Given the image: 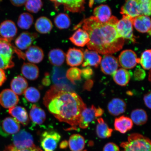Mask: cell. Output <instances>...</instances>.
<instances>
[{"mask_svg":"<svg viewBox=\"0 0 151 151\" xmlns=\"http://www.w3.org/2000/svg\"><path fill=\"white\" fill-rule=\"evenodd\" d=\"M43 103L50 113L61 122L76 129L82 111L86 106L78 94L65 85H53L47 91Z\"/></svg>","mask_w":151,"mask_h":151,"instance_id":"6da1fadb","label":"cell"},{"mask_svg":"<svg viewBox=\"0 0 151 151\" xmlns=\"http://www.w3.org/2000/svg\"><path fill=\"white\" fill-rule=\"evenodd\" d=\"M119 20L112 16L108 22L101 23L93 16L85 19L78 25L88 34L90 41L87 45L89 50L102 55L110 54L121 50L125 40L120 37L116 29Z\"/></svg>","mask_w":151,"mask_h":151,"instance_id":"7a4b0ae2","label":"cell"},{"mask_svg":"<svg viewBox=\"0 0 151 151\" xmlns=\"http://www.w3.org/2000/svg\"><path fill=\"white\" fill-rule=\"evenodd\" d=\"M123 151H151V142L147 137L137 133L131 134L128 141L122 142Z\"/></svg>","mask_w":151,"mask_h":151,"instance_id":"3957f363","label":"cell"},{"mask_svg":"<svg viewBox=\"0 0 151 151\" xmlns=\"http://www.w3.org/2000/svg\"><path fill=\"white\" fill-rule=\"evenodd\" d=\"M10 41L0 37V69L4 70L14 67L13 54L17 48L11 45Z\"/></svg>","mask_w":151,"mask_h":151,"instance_id":"277c9868","label":"cell"},{"mask_svg":"<svg viewBox=\"0 0 151 151\" xmlns=\"http://www.w3.org/2000/svg\"><path fill=\"white\" fill-rule=\"evenodd\" d=\"M132 19V18L129 16L123 15L122 18L119 20L116 24V29L120 37L135 42L136 40L133 34Z\"/></svg>","mask_w":151,"mask_h":151,"instance_id":"5b68a950","label":"cell"},{"mask_svg":"<svg viewBox=\"0 0 151 151\" xmlns=\"http://www.w3.org/2000/svg\"><path fill=\"white\" fill-rule=\"evenodd\" d=\"M61 138V135L58 132L53 131H45L41 135V146L45 151H54Z\"/></svg>","mask_w":151,"mask_h":151,"instance_id":"8992f818","label":"cell"},{"mask_svg":"<svg viewBox=\"0 0 151 151\" xmlns=\"http://www.w3.org/2000/svg\"><path fill=\"white\" fill-rule=\"evenodd\" d=\"M12 139V145L18 149L29 148L35 146L31 134L24 130L13 135Z\"/></svg>","mask_w":151,"mask_h":151,"instance_id":"52a82bcc","label":"cell"},{"mask_svg":"<svg viewBox=\"0 0 151 151\" xmlns=\"http://www.w3.org/2000/svg\"><path fill=\"white\" fill-rule=\"evenodd\" d=\"M20 123L14 118H5L0 124V135L4 137L14 135L20 131Z\"/></svg>","mask_w":151,"mask_h":151,"instance_id":"ba28073f","label":"cell"},{"mask_svg":"<svg viewBox=\"0 0 151 151\" xmlns=\"http://www.w3.org/2000/svg\"><path fill=\"white\" fill-rule=\"evenodd\" d=\"M139 58H137L135 52L131 50H126L121 52L119 57V63L124 69L133 68L139 63Z\"/></svg>","mask_w":151,"mask_h":151,"instance_id":"9c48e42d","label":"cell"},{"mask_svg":"<svg viewBox=\"0 0 151 151\" xmlns=\"http://www.w3.org/2000/svg\"><path fill=\"white\" fill-rule=\"evenodd\" d=\"M56 7L63 6L65 10L73 13H81L84 11L86 0H50Z\"/></svg>","mask_w":151,"mask_h":151,"instance_id":"30bf717a","label":"cell"},{"mask_svg":"<svg viewBox=\"0 0 151 151\" xmlns=\"http://www.w3.org/2000/svg\"><path fill=\"white\" fill-rule=\"evenodd\" d=\"M101 63V71L107 75H113L119 67L118 60L111 54L105 55Z\"/></svg>","mask_w":151,"mask_h":151,"instance_id":"8fae6325","label":"cell"},{"mask_svg":"<svg viewBox=\"0 0 151 151\" xmlns=\"http://www.w3.org/2000/svg\"><path fill=\"white\" fill-rule=\"evenodd\" d=\"M120 13L132 18L142 15L141 6L137 0H126L121 9Z\"/></svg>","mask_w":151,"mask_h":151,"instance_id":"7c38bea8","label":"cell"},{"mask_svg":"<svg viewBox=\"0 0 151 151\" xmlns=\"http://www.w3.org/2000/svg\"><path fill=\"white\" fill-rule=\"evenodd\" d=\"M19 101L18 96L11 89H5L0 93V104L5 108H12L16 106Z\"/></svg>","mask_w":151,"mask_h":151,"instance_id":"4fadbf2b","label":"cell"},{"mask_svg":"<svg viewBox=\"0 0 151 151\" xmlns=\"http://www.w3.org/2000/svg\"><path fill=\"white\" fill-rule=\"evenodd\" d=\"M37 37V33L28 32H23L17 38L15 44L19 50H27L31 46L34 40Z\"/></svg>","mask_w":151,"mask_h":151,"instance_id":"5bb4252c","label":"cell"},{"mask_svg":"<svg viewBox=\"0 0 151 151\" xmlns=\"http://www.w3.org/2000/svg\"><path fill=\"white\" fill-rule=\"evenodd\" d=\"M133 25L135 29L141 33L151 34V20L149 16L141 15L132 18Z\"/></svg>","mask_w":151,"mask_h":151,"instance_id":"9a60e30c","label":"cell"},{"mask_svg":"<svg viewBox=\"0 0 151 151\" xmlns=\"http://www.w3.org/2000/svg\"><path fill=\"white\" fill-rule=\"evenodd\" d=\"M66 62L72 67H76L82 64L84 61V53L80 49L70 48L66 55Z\"/></svg>","mask_w":151,"mask_h":151,"instance_id":"2e32d148","label":"cell"},{"mask_svg":"<svg viewBox=\"0 0 151 151\" xmlns=\"http://www.w3.org/2000/svg\"><path fill=\"white\" fill-rule=\"evenodd\" d=\"M17 32L16 24L12 21L5 20L0 25V35L9 41L16 36Z\"/></svg>","mask_w":151,"mask_h":151,"instance_id":"e0dca14e","label":"cell"},{"mask_svg":"<svg viewBox=\"0 0 151 151\" xmlns=\"http://www.w3.org/2000/svg\"><path fill=\"white\" fill-rule=\"evenodd\" d=\"M96 108L92 105L90 107H86L81 113L78 126L82 129H86L88 127L91 122L96 118L95 110Z\"/></svg>","mask_w":151,"mask_h":151,"instance_id":"ac0fdd59","label":"cell"},{"mask_svg":"<svg viewBox=\"0 0 151 151\" xmlns=\"http://www.w3.org/2000/svg\"><path fill=\"white\" fill-rule=\"evenodd\" d=\"M9 113L24 126L27 125L29 123L27 111L23 107L15 106L9 109Z\"/></svg>","mask_w":151,"mask_h":151,"instance_id":"d6986e66","label":"cell"},{"mask_svg":"<svg viewBox=\"0 0 151 151\" xmlns=\"http://www.w3.org/2000/svg\"><path fill=\"white\" fill-rule=\"evenodd\" d=\"M126 104L122 99L114 98L109 102L107 109L110 114L113 116H118L125 112Z\"/></svg>","mask_w":151,"mask_h":151,"instance_id":"ffe728a7","label":"cell"},{"mask_svg":"<svg viewBox=\"0 0 151 151\" xmlns=\"http://www.w3.org/2000/svg\"><path fill=\"white\" fill-rule=\"evenodd\" d=\"M101 57L99 53L93 50L86 49L84 52V60L82 66L86 67L87 66H93L97 68L101 63Z\"/></svg>","mask_w":151,"mask_h":151,"instance_id":"44dd1931","label":"cell"},{"mask_svg":"<svg viewBox=\"0 0 151 151\" xmlns=\"http://www.w3.org/2000/svg\"><path fill=\"white\" fill-rule=\"evenodd\" d=\"M25 58L32 63H39L42 61L44 52L42 49L37 46H31L26 51Z\"/></svg>","mask_w":151,"mask_h":151,"instance_id":"7402d4cb","label":"cell"},{"mask_svg":"<svg viewBox=\"0 0 151 151\" xmlns=\"http://www.w3.org/2000/svg\"><path fill=\"white\" fill-rule=\"evenodd\" d=\"M70 40L77 46L83 47L88 44L90 41L88 34L84 30L79 28L69 38Z\"/></svg>","mask_w":151,"mask_h":151,"instance_id":"603a6c76","label":"cell"},{"mask_svg":"<svg viewBox=\"0 0 151 151\" xmlns=\"http://www.w3.org/2000/svg\"><path fill=\"white\" fill-rule=\"evenodd\" d=\"M29 117L35 125H41L46 120V113L42 109L35 104L32 106L29 112Z\"/></svg>","mask_w":151,"mask_h":151,"instance_id":"cb8c5ba5","label":"cell"},{"mask_svg":"<svg viewBox=\"0 0 151 151\" xmlns=\"http://www.w3.org/2000/svg\"><path fill=\"white\" fill-rule=\"evenodd\" d=\"M10 86L11 90L17 95H21L27 89L28 83L24 77L19 75L11 81Z\"/></svg>","mask_w":151,"mask_h":151,"instance_id":"d4e9b609","label":"cell"},{"mask_svg":"<svg viewBox=\"0 0 151 151\" xmlns=\"http://www.w3.org/2000/svg\"><path fill=\"white\" fill-rule=\"evenodd\" d=\"M93 15L101 23L108 21L111 17V9L108 5H101L96 7L93 10Z\"/></svg>","mask_w":151,"mask_h":151,"instance_id":"484cf974","label":"cell"},{"mask_svg":"<svg viewBox=\"0 0 151 151\" xmlns=\"http://www.w3.org/2000/svg\"><path fill=\"white\" fill-rule=\"evenodd\" d=\"M114 126L116 131L124 134L132 129L133 127V122L131 119L122 116L115 119Z\"/></svg>","mask_w":151,"mask_h":151,"instance_id":"4316f807","label":"cell"},{"mask_svg":"<svg viewBox=\"0 0 151 151\" xmlns=\"http://www.w3.org/2000/svg\"><path fill=\"white\" fill-rule=\"evenodd\" d=\"M22 75L30 80H35L39 77V70L37 66L33 63H24L21 69Z\"/></svg>","mask_w":151,"mask_h":151,"instance_id":"83f0119b","label":"cell"},{"mask_svg":"<svg viewBox=\"0 0 151 151\" xmlns=\"http://www.w3.org/2000/svg\"><path fill=\"white\" fill-rule=\"evenodd\" d=\"M48 59L52 65L59 67L62 65L66 58V54L63 50L59 48L52 49L49 52Z\"/></svg>","mask_w":151,"mask_h":151,"instance_id":"f1b7e54d","label":"cell"},{"mask_svg":"<svg viewBox=\"0 0 151 151\" xmlns=\"http://www.w3.org/2000/svg\"><path fill=\"white\" fill-rule=\"evenodd\" d=\"M113 80L119 86H124L129 83L131 75L129 71L124 68L117 70L113 74Z\"/></svg>","mask_w":151,"mask_h":151,"instance_id":"f546056e","label":"cell"},{"mask_svg":"<svg viewBox=\"0 0 151 151\" xmlns=\"http://www.w3.org/2000/svg\"><path fill=\"white\" fill-rule=\"evenodd\" d=\"M36 30L40 33L46 34L51 31L53 27L52 22L45 17H41L37 19L35 24Z\"/></svg>","mask_w":151,"mask_h":151,"instance_id":"4dcf8cb0","label":"cell"},{"mask_svg":"<svg viewBox=\"0 0 151 151\" xmlns=\"http://www.w3.org/2000/svg\"><path fill=\"white\" fill-rule=\"evenodd\" d=\"M69 146L72 151H82L84 148L85 142L82 136L74 134L70 137Z\"/></svg>","mask_w":151,"mask_h":151,"instance_id":"1f68e13d","label":"cell"},{"mask_svg":"<svg viewBox=\"0 0 151 151\" xmlns=\"http://www.w3.org/2000/svg\"><path fill=\"white\" fill-rule=\"evenodd\" d=\"M97 122L96 133L98 137L102 139L111 137L112 134L113 129L109 127L102 118L98 119Z\"/></svg>","mask_w":151,"mask_h":151,"instance_id":"d6a6232c","label":"cell"},{"mask_svg":"<svg viewBox=\"0 0 151 151\" xmlns=\"http://www.w3.org/2000/svg\"><path fill=\"white\" fill-rule=\"evenodd\" d=\"M131 119L137 125H142L146 123L148 116L146 111L142 109H136L132 111Z\"/></svg>","mask_w":151,"mask_h":151,"instance_id":"836d02e7","label":"cell"},{"mask_svg":"<svg viewBox=\"0 0 151 151\" xmlns=\"http://www.w3.org/2000/svg\"><path fill=\"white\" fill-rule=\"evenodd\" d=\"M55 24L60 29H67L71 25V20L68 15L64 13H60L54 18Z\"/></svg>","mask_w":151,"mask_h":151,"instance_id":"e575fe53","label":"cell"},{"mask_svg":"<svg viewBox=\"0 0 151 151\" xmlns=\"http://www.w3.org/2000/svg\"><path fill=\"white\" fill-rule=\"evenodd\" d=\"M33 21V16L31 14L28 13H23L19 16L17 24L21 29H28L32 25Z\"/></svg>","mask_w":151,"mask_h":151,"instance_id":"d590c367","label":"cell"},{"mask_svg":"<svg viewBox=\"0 0 151 151\" xmlns=\"http://www.w3.org/2000/svg\"><path fill=\"white\" fill-rule=\"evenodd\" d=\"M24 97L28 101L32 103H35L40 99V92L36 88L30 87L28 88L24 92Z\"/></svg>","mask_w":151,"mask_h":151,"instance_id":"8d00e7d4","label":"cell"},{"mask_svg":"<svg viewBox=\"0 0 151 151\" xmlns=\"http://www.w3.org/2000/svg\"><path fill=\"white\" fill-rule=\"evenodd\" d=\"M43 6L41 0H27L25 4L27 11L32 13H37L40 11Z\"/></svg>","mask_w":151,"mask_h":151,"instance_id":"74e56055","label":"cell"},{"mask_svg":"<svg viewBox=\"0 0 151 151\" xmlns=\"http://www.w3.org/2000/svg\"><path fill=\"white\" fill-rule=\"evenodd\" d=\"M82 73L80 69L76 67H72L68 70L66 73V77L73 84H75V81L80 80L81 79Z\"/></svg>","mask_w":151,"mask_h":151,"instance_id":"f35d334b","label":"cell"},{"mask_svg":"<svg viewBox=\"0 0 151 151\" xmlns=\"http://www.w3.org/2000/svg\"><path fill=\"white\" fill-rule=\"evenodd\" d=\"M151 50H150L145 51L142 54L141 58H139V63L143 68L146 70L151 68Z\"/></svg>","mask_w":151,"mask_h":151,"instance_id":"ab89813d","label":"cell"},{"mask_svg":"<svg viewBox=\"0 0 151 151\" xmlns=\"http://www.w3.org/2000/svg\"><path fill=\"white\" fill-rule=\"evenodd\" d=\"M140 4L142 15L150 16L151 11V0H137Z\"/></svg>","mask_w":151,"mask_h":151,"instance_id":"60d3db41","label":"cell"},{"mask_svg":"<svg viewBox=\"0 0 151 151\" xmlns=\"http://www.w3.org/2000/svg\"><path fill=\"white\" fill-rule=\"evenodd\" d=\"M41 150L40 148L36 146L29 148L18 149L11 145L6 147L3 151H41Z\"/></svg>","mask_w":151,"mask_h":151,"instance_id":"b9f144b4","label":"cell"},{"mask_svg":"<svg viewBox=\"0 0 151 151\" xmlns=\"http://www.w3.org/2000/svg\"><path fill=\"white\" fill-rule=\"evenodd\" d=\"M134 76L135 80L138 81H142L146 77V72L144 70L141 68L137 69L134 72Z\"/></svg>","mask_w":151,"mask_h":151,"instance_id":"7bdbcfd3","label":"cell"},{"mask_svg":"<svg viewBox=\"0 0 151 151\" xmlns=\"http://www.w3.org/2000/svg\"><path fill=\"white\" fill-rule=\"evenodd\" d=\"M82 75L83 77L86 80H88L93 75V72L90 67H87L81 70Z\"/></svg>","mask_w":151,"mask_h":151,"instance_id":"ee69618b","label":"cell"},{"mask_svg":"<svg viewBox=\"0 0 151 151\" xmlns=\"http://www.w3.org/2000/svg\"><path fill=\"white\" fill-rule=\"evenodd\" d=\"M103 151H120V150L119 147L115 143H109L104 147Z\"/></svg>","mask_w":151,"mask_h":151,"instance_id":"f6af8a7d","label":"cell"},{"mask_svg":"<svg viewBox=\"0 0 151 151\" xmlns=\"http://www.w3.org/2000/svg\"><path fill=\"white\" fill-rule=\"evenodd\" d=\"M151 92L150 91L146 94L143 97V100L146 106L150 109H151Z\"/></svg>","mask_w":151,"mask_h":151,"instance_id":"bcb514c9","label":"cell"},{"mask_svg":"<svg viewBox=\"0 0 151 151\" xmlns=\"http://www.w3.org/2000/svg\"><path fill=\"white\" fill-rule=\"evenodd\" d=\"M11 3L15 6L20 7L25 5L27 0H10Z\"/></svg>","mask_w":151,"mask_h":151,"instance_id":"7dc6e473","label":"cell"},{"mask_svg":"<svg viewBox=\"0 0 151 151\" xmlns=\"http://www.w3.org/2000/svg\"><path fill=\"white\" fill-rule=\"evenodd\" d=\"M6 80V77L3 70L0 69V86L3 84Z\"/></svg>","mask_w":151,"mask_h":151,"instance_id":"c3c4849f","label":"cell"},{"mask_svg":"<svg viewBox=\"0 0 151 151\" xmlns=\"http://www.w3.org/2000/svg\"><path fill=\"white\" fill-rule=\"evenodd\" d=\"M93 84V81L91 80H88L85 83L84 86V90H86L88 91L90 90L92 88Z\"/></svg>","mask_w":151,"mask_h":151,"instance_id":"681fc988","label":"cell"},{"mask_svg":"<svg viewBox=\"0 0 151 151\" xmlns=\"http://www.w3.org/2000/svg\"><path fill=\"white\" fill-rule=\"evenodd\" d=\"M104 113V111L103 109L99 107V108H96L95 110V116L96 118L102 116Z\"/></svg>","mask_w":151,"mask_h":151,"instance_id":"f907efd6","label":"cell"},{"mask_svg":"<svg viewBox=\"0 0 151 151\" xmlns=\"http://www.w3.org/2000/svg\"><path fill=\"white\" fill-rule=\"evenodd\" d=\"M48 74L47 73V75H46V77H45L43 80V84L45 86H48L50 83V79L48 77Z\"/></svg>","mask_w":151,"mask_h":151,"instance_id":"816d5d0a","label":"cell"},{"mask_svg":"<svg viewBox=\"0 0 151 151\" xmlns=\"http://www.w3.org/2000/svg\"><path fill=\"white\" fill-rule=\"evenodd\" d=\"M68 142L67 141H63L62 143L60 145L61 148H65L67 147Z\"/></svg>","mask_w":151,"mask_h":151,"instance_id":"f5cc1de1","label":"cell"},{"mask_svg":"<svg viewBox=\"0 0 151 151\" xmlns=\"http://www.w3.org/2000/svg\"><path fill=\"white\" fill-rule=\"evenodd\" d=\"M94 2L95 1L96 3H101L104 2L106 0H93Z\"/></svg>","mask_w":151,"mask_h":151,"instance_id":"db71d44e","label":"cell"},{"mask_svg":"<svg viewBox=\"0 0 151 151\" xmlns=\"http://www.w3.org/2000/svg\"><path fill=\"white\" fill-rule=\"evenodd\" d=\"M150 76H151V72H150H150H149V81L150 82Z\"/></svg>","mask_w":151,"mask_h":151,"instance_id":"11a10c76","label":"cell"},{"mask_svg":"<svg viewBox=\"0 0 151 151\" xmlns=\"http://www.w3.org/2000/svg\"><path fill=\"white\" fill-rule=\"evenodd\" d=\"M86 151V150H84V151Z\"/></svg>","mask_w":151,"mask_h":151,"instance_id":"9f6ffc18","label":"cell"},{"mask_svg":"<svg viewBox=\"0 0 151 151\" xmlns=\"http://www.w3.org/2000/svg\"><path fill=\"white\" fill-rule=\"evenodd\" d=\"M41 151H42V150H41Z\"/></svg>","mask_w":151,"mask_h":151,"instance_id":"6f0895ef","label":"cell"}]
</instances>
